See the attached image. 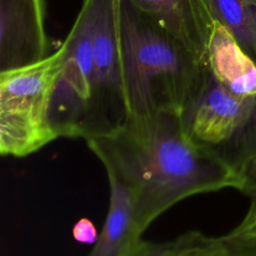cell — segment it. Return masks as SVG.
<instances>
[{
    "label": "cell",
    "instance_id": "2e32d148",
    "mask_svg": "<svg viewBox=\"0 0 256 256\" xmlns=\"http://www.w3.org/2000/svg\"><path fill=\"white\" fill-rule=\"evenodd\" d=\"M254 32H255V39H256V4L254 6Z\"/></svg>",
    "mask_w": 256,
    "mask_h": 256
},
{
    "label": "cell",
    "instance_id": "9a60e30c",
    "mask_svg": "<svg viewBox=\"0 0 256 256\" xmlns=\"http://www.w3.org/2000/svg\"><path fill=\"white\" fill-rule=\"evenodd\" d=\"M195 256H230V254L222 241V237L219 236L218 241L212 247Z\"/></svg>",
    "mask_w": 256,
    "mask_h": 256
},
{
    "label": "cell",
    "instance_id": "4fadbf2b",
    "mask_svg": "<svg viewBox=\"0 0 256 256\" xmlns=\"http://www.w3.org/2000/svg\"><path fill=\"white\" fill-rule=\"evenodd\" d=\"M242 185L240 192L248 198L256 195V153L247 159L240 169Z\"/></svg>",
    "mask_w": 256,
    "mask_h": 256
},
{
    "label": "cell",
    "instance_id": "30bf717a",
    "mask_svg": "<svg viewBox=\"0 0 256 256\" xmlns=\"http://www.w3.org/2000/svg\"><path fill=\"white\" fill-rule=\"evenodd\" d=\"M213 21L223 25L256 62L254 6L256 0H204Z\"/></svg>",
    "mask_w": 256,
    "mask_h": 256
},
{
    "label": "cell",
    "instance_id": "7a4b0ae2",
    "mask_svg": "<svg viewBox=\"0 0 256 256\" xmlns=\"http://www.w3.org/2000/svg\"><path fill=\"white\" fill-rule=\"evenodd\" d=\"M118 49L127 115L158 110L182 114L209 75L207 64L130 0H118Z\"/></svg>",
    "mask_w": 256,
    "mask_h": 256
},
{
    "label": "cell",
    "instance_id": "5b68a950",
    "mask_svg": "<svg viewBox=\"0 0 256 256\" xmlns=\"http://www.w3.org/2000/svg\"><path fill=\"white\" fill-rule=\"evenodd\" d=\"M90 1L92 5L93 84L101 136H104L117 129L127 116L120 82L118 0Z\"/></svg>",
    "mask_w": 256,
    "mask_h": 256
},
{
    "label": "cell",
    "instance_id": "277c9868",
    "mask_svg": "<svg viewBox=\"0 0 256 256\" xmlns=\"http://www.w3.org/2000/svg\"><path fill=\"white\" fill-rule=\"evenodd\" d=\"M181 119L192 142L227 162L239 174L247 159L256 153V96L231 93L210 71Z\"/></svg>",
    "mask_w": 256,
    "mask_h": 256
},
{
    "label": "cell",
    "instance_id": "7c38bea8",
    "mask_svg": "<svg viewBox=\"0 0 256 256\" xmlns=\"http://www.w3.org/2000/svg\"><path fill=\"white\" fill-rule=\"evenodd\" d=\"M249 199L250 204L243 219L223 237L239 251L256 256V195Z\"/></svg>",
    "mask_w": 256,
    "mask_h": 256
},
{
    "label": "cell",
    "instance_id": "ba28073f",
    "mask_svg": "<svg viewBox=\"0 0 256 256\" xmlns=\"http://www.w3.org/2000/svg\"><path fill=\"white\" fill-rule=\"evenodd\" d=\"M214 79L240 97L256 96V62L235 37L214 21L206 58Z\"/></svg>",
    "mask_w": 256,
    "mask_h": 256
},
{
    "label": "cell",
    "instance_id": "8992f818",
    "mask_svg": "<svg viewBox=\"0 0 256 256\" xmlns=\"http://www.w3.org/2000/svg\"><path fill=\"white\" fill-rule=\"evenodd\" d=\"M44 0H0V72L47 56Z\"/></svg>",
    "mask_w": 256,
    "mask_h": 256
},
{
    "label": "cell",
    "instance_id": "3957f363",
    "mask_svg": "<svg viewBox=\"0 0 256 256\" xmlns=\"http://www.w3.org/2000/svg\"><path fill=\"white\" fill-rule=\"evenodd\" d=\"M65 46L45 58L0 72V152L25 157L58 138L50 119Z\"/></svg>",
    "mask_w": 256,
    "mask_h": 256
},
{
    "label": "cell",
    "instance_id": "52a82bcc",
    "mask_svg": "<svg viewBox=\"0 0 256 256\" xmlns=\"http://www.w3.org/2000/svg\"><path fill=\"white\" fill-rule=\"evenodd\" d=\"M134 7L206 63L213 19L204 0H130Z\"/></svg>",
    "mask_w": 256,
    "mask_h": 256
},
{
    "label": "cell",
    "instance_id": "8fae6325",
    "mask_svg": "<svg viewBox=\"0 0 256 256\" xmlns=\"http://www.w3.org/2000/svg\"><path fill=\"white\" fill-rule=\"evenodd\" d=\"M218 238L219 236H207L199 231H187L164 242L141 239L124 256H195L212 247Z\"/></svg>",
    "mask_w": 256,
    "mask_h": 256
},
{
    "label": "cell",
    "instance_id": "9c48e42d",
    "mask_svg": "<svg viewBox=\"0 0 256 256\" xmlns=\"http://www.w3.org/2000/svg\"><path fill=\"white\" fill-rule=\"evenodd\" d=\"M108 183L106 219L89 256H124L143 234L137 223L131 194L112 176H108Z\"/></svg>",
    "mask_w": 256,
    "mask_h": 256
},
{
    "label": "cell",
    "instance_id": "6da1fadb",
    "mask_svg": "<svg viewBox=\"0 0 256 256\" xmlns=\"http://www.w3.org/2000/svg\"><path fill=\"white\" fill-rule=\"evenodd\" d=\"M86 142L131 194L142 233L188 197L242 185L236 169L190 140L173 111L128 114L114 131Z\"/></svg>",
    "mask_w": 256,
    "mask_h": 256
},
{
    "label": "cell",
    "instance_id": "5bb4252c",
    "mask_svg": "<svg viewBox=\"0 0 256 256\" xmlns=\"http://www.w3.org/2000/svg\"><path fill=\"white\" fill-rule=\"evenodd\" d=\"M73 235L77 241L86 244L95 243L99 236L94 225L88 219H81L77 222L73 228Z\"/></svg>",
    "mask_w": 256,
    "mask_h": 256
}]
</instances>
